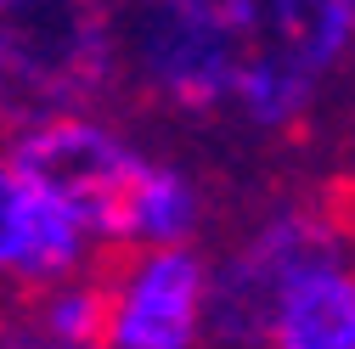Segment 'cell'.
<instances>
[{
    "mask_svg": "<svg viewBox=\"0 0 355 349\" xmlns=\"http://www.w3.org/2000/svg\"><path fill=\"white\" fill-rule=\"evenodd\" d=\"M0 147L17 163V174H28L51 203L73 214L91 248L124 242V203L147 152H136L119 129H107L91 113H40L17 124Z\"/></svg>",
    "mask_w": 355,
    "mask_h": 349,
    "instance_id": "1",
    "label": "cell"
},
{
    "mask_svg": "<svg viewBox=\"0 0 355 349\" xmlns=\"http://www.w3.org/2000/svg\"><path fill=\"white\" fill-rule=\"evenodd\" d=\"M130 62L164 102L209 113L232 102L248 46L220 12V0H181V6H141L130 17Z\"/></svg>",
    "mask_w": 355,
    "mask_h": 349,
    "instance_id": "2",
    "label": "cell"
},
{
    "mask_svg": "<svg viewBox=\"0 0 355 349\" xmlns=\"http://www.w3.org/2000/svg\"><path fill=\"white\" fill-rule=\"evenodd\" d=\"M102 349H198L209 259L198 248H136L113 271Z\"/></svg>",
    "mask_w": 355,
    "mask_h": 349,
    "instance_id": "3",
    "label": "cell"
},
{
    "mask_svg": "<svg viewBox=\"0 0 355 349\" xmlns=\"http://www.w3.org/2000/svg\"><path fill=\"white\" fill-rule=\"evenodd\" d=\"M338 226L322 220V214H271L232 259L209 265V298H203V332L226 349H248L265 338V316H271V298L282 287V276L299 265V259L327 242Z\"/></svg>",
    "mask_w": 355,
    "mask_h": 349,
    "instance_id": "4",
    "label": "cell"
},
{
    "mask_svg": "<svg viewBox=\"0 0 355 349\" xmlns=\"http://www.w3.org/2000/svg\"><path fill=\"white\" fill-rule=\"evenodd\" d=\"M271 349H355V253L349 237L333 231L282 276L271 316H265Z\"/></svg>",
    "mask_w": 355,
    "mask_h": 349,
    "instance_id": "5",
    "label": "cell"
},
{
    "mask_svg": "<svg viewBox=\"0 0 355 349\" xmlns=\"http://www.w3.org/2000/svg\"><path fill=\"white\" fill-rule=\"evenodd\" d=\"M91 259V237L73 226V214L51 203L0 147V276L28 287L73 282Z\"/></svg>",
    "mask_w": 355,
    "mask_h": 349,
    "instance_id": "6",
    "label": "cell"
},
{
    "mask_svg": "<svg viewBox=\"0 0 355 349\" xmlns=\"http://www.w3.org/2000/svg\"><path fill=\"white\" fill-rule=\"evenodd\" d=\"M248 57L271 51L310 79H327L355 51V0H220Z\"/></svg>",
    "mask_w": 355,
    "mask_h": 349,
    "instance_id": "7",
    "label": "cell"
},
{
    "mask_svg": "<svg viewBox=\"0 0 355 349\" xmlns=\"http://www.w3.org/2000/svg\"><path fill=\"white\" fill-rule=\"evenodd\" d=\"M203 226V197L181 163L141 158V174L124 203V248H192Z\"/></svg>",
    "mask_w": 355,
    "mask_h": 349,
    "instance_id": "8",
    "label": "cell"
},
{
    "mask_svg": "<svg viewBox=\"0 0 355 349\" xmlns=\"http://www.w3.org/2000/svg\"><path fill=\"white\" fill-rule=\"evenodd\" d=\"M316 91H322V84L310 79V73H299L293 62H282V57H271V51H254V57L243 62L237 84H232V107H237L254 129H293V124L310 113Z\"/></svg>",
    "mask_w": 355,
    "mask_h": 349,
    "instance_id": "9",
    "label": "cell"
},
{
    "mask_svg": "<svg viewBox=\"0 0 355 349\" xmlns=\"http://www.w3.org/2000/svg\"><path fill=\"white\" fill-rule=\"evenodd\" d=\"M34 332L46 338V349H102L107 338V293L102 282H57L46 287L34 310Z\"/></svg>",
    "mask_w": 355,
    "mask_h": 349,
    "instance_id": "10",
    "label": "cell"
},
{
    "mask_svg": "<svg viewBox=\"0 0 355 349\" xmlns=\"http://www.w3.org/2000/svg\"><path fill=\"white\" fill-rule=\"evenodd\" d=\"M141 6H181V0H141Z\"/></svg>",
    "mask_w": 355,
    "mask_h": 349,
    "instance_id": "11",
    "label": "cell"
}]
</instances>
